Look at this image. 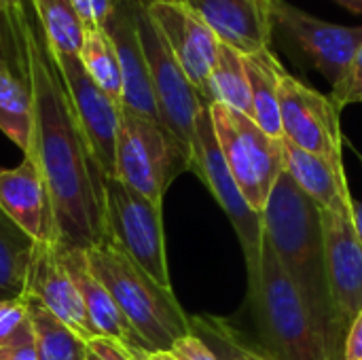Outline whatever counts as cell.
<instances>
[{
	"instance_id": "7c38bea8",
	"label": "cell",
	"mask_w": 362,
	"mask_h": 360,
	"mask_svg": "<svg viewBox=\"0 0 362 360\" xmlns=\"http://www.w3.org/2000/svg\"><path fill=\"white\" fill-rule=\"evenodd\" d=\"M146 13L206 104L221 40L187 0H146Z\"/></svg>"
},
{
	"instance_id": "4fadbf2b",
	"label": "cell",
	"mask_w": 362,
	"mask_h": 360,
	"mask_svg": "<svg viewBox=\"0 0 362 360\" xmlns=\"http://www.w3.org/2000/svg\"><path fill=\"white\" fill-rule=\"evenodd\" d=\"M53 55V53H51ZM55 66L64 79L74 117L81 132L106 178L115 176L117 134L121 119V104L104 93L87 74L78 55H53Z\"/></svg>"
},
{
	"instance_id": "5bb4252c",
	"label": "cell",
	"mask_w": 362,
	"mask_h": 360,
	"mask_svg": "<svg viewBox=\"0 0 362 360\" xmlns=\"http://www.w3.org/2000/svg\"><path fill=\"white\" fill-rule=\"evenodd\" d=\"M274 21L335 87L362 45V25H339L308 15L286 0H274Z\"/></svg>"
},
{
	"instance_id": "ba28073f",
	"label": "cell",
	"mask_w": 362,
	"mask_h": 360,
	"mask_svg": "<svg viewBox=\"0 0 362 360\" xmlns=\"http://www.w3.org/2000/svg\"><path fill=\"white\" fill-rule=\"evenodd\" d=\"M106 236L134 263H138L163 289H172L165 238L163 206L151 202L119 178H104Z\"/></svg>"
},
{
	"instance_id": "ffe728a7",
	"label": "cell",
	"mask_w": 362,
	"mask_h": 360,
	"mask_svg": "<svg viewBox=\"0 0 362 360\" xmlns=\"http://www.w3.org/2000/svg\"><path fill=\"white\" fill-rule=\"evenodd\" d=\"M284 170L299 185V189L314 199L320 210L335 208L350 197L348 176L344 166H335L329 159L308 153L284 140Z\"/></svg>"
},
{
	"instance_id": "f1b7e54d",
	"label": "cell",
	"mask_w": 362,
	"mask_h": 360,
	"mask_svg": "<svg viewBox=\"0 0 362 360\" xmlns=\"http://www.w3.org/2000/svg\"><path fill=\"white\" fill-rule=\"evenodd\" d=\"M34 344V327L30 318L28 297L0 303V350Z\"/></svg>"
},
{
	"instance_id": "d6986e66",
	"label": "cell",
	"mask_w": 362,
	"mask_h": 360,
	"mask_svg": "<svg viewBox=\"0 0 362 360\" xmlns=\"http://www.w3.org/2000/svg\"><path fill=\"white\" fill-rule=\"evenodd\" d=\"M64 261H66V267L72 276V282L78 291V297L87 310V316H89L98 337H110V339L123 344L125 348L144 350L140 337L136 335V331L132 329V325L127 323V318L115 303L112 295L91 274L87 259H85V250L64 246Z\"/></svg>"
},
{
	"instance_id": "4316f807",
	"label": "cell",
	"mask_w": 362,
	"mask_h": 360,
	"mask_svg": "<svg viewBox=\"0 0 362 360\" xmlns=\"http://www.w3.org/2000/svg\"><path fill=\"white\" fill-rule=\"evenodd\" d=\"M87 74L93 79V83L108 93L115 102L121 104L123 98V79H121V66L115 51L112 40L104 32V28H85L83 47L78 53Z\"/></svg>"
},
{
	"instance_id": "9a60e30c",
	"label": "cell",
	"mask_w": 362,
	"mask_h": 360,
	"mask_svg": "<svg viewBox=\"0 0 362 360\" xmlns=\"http://www.w3.org/2000/svg\"><path fill=\"white\" fill-rule=\"evenodd\" d=\"M25 295L42 303L55 318H59L83 339L89 342L98 337L87 316V310L78 297V291L72 282V276L66 267L64 246L53 238L36 242L34 246Z\"/></svg>"
},
{
	"instance_id": "5b68a950",
	"label": "cell",
	"mask_w": 362,
	"mask_h": 360,
	"mask_svg": "<svg viewBox=\"0 0 362 360\" xmlns=\"http://www.w3.org/2000/svg\"><path fill=\"white\" fill-rule=\"evenodd\" d=\"M187 170H191V151L159 121L121 106L115 178L163 206L165 191Z\"/></svg>"
},
{
	"instance_id": "603a6c76",
	"label": "cell",
	"mask_w": 362,
	"mask_h": 360,
	"mask_svg": "<svg viewBox=\"0 0 362 360\" xmlns=\"http://www.w3.org/2000/svg\"><path fill=\"white\" fill-rule=\"evenodd\" d=\"M36 242L0 212V303L25 295Z\"/></svg>"
},
{
	"instance_id": "cb8c5ba5",
	"label": "cell",
	"mask_w": 362,
	"mask_h": 360,
	"mask_svg": "<svg viewBox=\"0 0 362 360\" xmlns=\"http://www.w3.org/2000/svg\"><path fill=\"white\" fill-rule=\"evenodd\" d=\"M206 104H223L227 108L252 117L250 81L244 55L225 42H218V57L208 81Z\"/></svg>"
},
{
	"instance_id": "52a82bcc",
	"label": "cell",
	"mask_w": 362,
	"mask_h": 360,
	"mask_svg": "<svg viewBox=\"0 0 362 360\" xmlns=\"http://www.w3.org/2000/svg\"><path fill=\"white\" fill-rule=\"evenodd\" d=\"M223 157L246 202L263 214L274 185L284 172V140L263 132L252 117L210 104Z\"/></svg>"
},
{
	"instance_id": "ac0fdd59",
	"label": "cell",
	"mask_w": 362,
	"mask_h": 360,
	"mask_svg": "<svg viewBox=\"0 0 362 360\" xmlns=\"http://www.w3.org/2000/svg\"><path fill=\"white\" fill-rule=\"evenodd\" d=\"M0 212L6 214L34 242L53 238L49 195L36 163L30 157L17 168L0 170Z\"/></svg>"
},
{
	"instance_id": "ab89813d",
	"label": "cell",
	"mask_w": 362,
	"mask_h": 360,
	"mask_svg": "<svg viewBox=\"0 0 362 360\" xmlns=\"http://www.w3.org/2000/svg\"><path fill=\"white\" fill-rule=\"evenodd\" d=\"M129 352H132V359L134 360H151L148 352H144L140 348H129Z\"/></svg>"
},
{
	"instance_id": "30bf717a",
	"label": "cell",
	"mask_w": 362,
	"mask_h": 360,
	"mask_svg": "<svg viewBox=\"0 0 362 360\" xmlns=\"http://www.w3.org/2000/svg\"><path fill=\"white\" fill-rule=\"evenodd\" d=\"M136 23L144 49L159 123L187 149H193L195 121L206 106L197 89L191 85L180 64L168 49L165 40L146 13V0H136Z\"/></svg>"
},
{
	"instance_id": "d6a6232c",
	"label": "cell",
	"mask_w": 362,
	"mask_h": 360,
	"mask_svg": "<svg viewBox=\"0 0 362 360\" xmlns=\"http://www.w3.org/2000/svg\"><path fill=\"white\" fill-rule=\"evenodd\" d=\"M87 360H134L129 348L110 339V337H93L87 342Z\"/></svg>"
},
{
	"instance_id": "3957f363",
	"label": "cell",
	"mask_w": 362,
	"mask_h": 360,
	"mask_svg": "<svg viewBox=\"0 0 362 360\" xmlns=\"http://www.w3.org/2000/svg\"><path fill=\"white\" fill-rule=\"evenodd\" d=\"M85 259L140 337L144 352H170L178 339L193 333L191 318L172 289L155 282L117 244L110 240L98 242L85 248Z\"/></svg>"
},
{
	"instance_id": "74e56055",
	"label": "cell",
	"mask_w": 362,
	"mask_h": 360,
	"mask_svg": "<svg viewBox=\"0 0 362 360\" xmlns=\"http://www.w3.org/2000/svg\"><path fill=\"white\" fill-rule=\"evenodd\" d=\"M335 2L341 4V6H346L352 13H361L362 15V0H335Z\"/></svg>"
},
{
	"instance_id": "4dcf8cb0",
	"label": "cell",
	"mask_w": 362,
	"mask_h": 360,
	"mask_svg": "<svg viewBox=\"0 0 362 360\" xmlns=\"http://www.w3.org/2000/svg\"><path fill=\"white\" fill-rule=\"evenodd\" d=\"M85 28H104L119 0H70Z\"/></svg>"
},
{
	"instance_id": "836d02e7",
	"label": "cell",
	"mask_w": 362,
	"mask_h": 360,
	"mask_svg": "<svg viewBox=\"0 0 362 360\" xmlns=\"http://www.w3.org/2000/svg\"><path fill=\"white\" fill-rule=\"evenodd\" d=\"M11 2V19L6 21L8 28H21L25 23H38L34 2L36 0H8Z\"/></svg>"
},
{
	"instance_id": "277c9868",
	"label": "cell",
	"mask_w": 362,
	"mask_h": 360,
	"mask_svg": "<svg viewBox=\"0 0 362 360\" xmlns=\"http://www.w3.org/2000/svg\"><path fill=\"white\" fill-rule=\"evenodd\" d=\"M250 303L265 354L274 360H331L325 337L265 238L261 280Z\"/></svg>"
},
{
	"instance_id": "e0dca14e",
	"label": "cell",
	"mask_w": 362,
	"mask_h": 360,
	"mask_svg": "<svg viewBox=\"0 0 362 360\" xmlns=\"http://www.w3.org/2000/svg\"><path fill=\"white\" fill-rule=\"evenodd\" d=\"M104 32L115 45L121 66V79H123L121 106L146 119L159 121L151 74H148L144 49L136 23V0H119L115 13L104 23Z\"/></svg>"
},
{
	"instance_id": "60d3db41",
	"label": "cell",
	"mask_w": 362,
	"mask_h": 360,
	"mask_svg": "<svg viewBox=\"0 0 362 360\" xmlns=\"http://www.w3.org/2000/svg\"><path fill=\"white\" fill-rule=\"evenodd\" d=\"M151 360H174L172 359V354H168V352H157V354H148Z\"/></svg>"
},
{
	"instance_id": "f35d334b",
	"label": "cell",
	"mask_w": 362,
	"mask_h": 360,
	"mask_svg": "<svg viewBox=\"0 0 362 360\" xmlns=\"http://www.w3.org/2000/svg\"><path fill=\"white\" fill-rule=\"evenodd\" d=\"M0 19H4V21L11 19V2L8 0H0Z\"/></svg>"
},
{
	"instance_id": "d590c367",
	"label": "cell",
	"mask_w": 362,
	"mask_h": 360,
	"mask_svg": "<svg viewBox=\"0 0 362 360\" xmlns=\"http://www.w3.org/2000/svg\"><path fill=\"white\" fill-rule=\"evenodd\" d=\"M0 360H38L36 359V348L34 344L25 346H15V348H2Z\"/></svg>"
},
{
	"instance_id": "9c48e42d",
	"label": "cell",
	"mask_w": 362,
	"mask_h": 360,
	"mask_svg": "<svg viewBox=\"0 0 362 360\" xmlns=\"http://www.w3.org/2000/svg\"><path fill=\"white\" fill-rule=\"evenodd\" d=\"M322 229L335 318L331 360H344L348 331L362 312V244L354 227L352 195L335 208L322 210Z\"/></svg>"
},
{
	"instance_id": "d4e9b609",
	"label": "cell",
	"mask_w": 362,
	"mask_h": 360,
	"mask_svg": "<svg viewBox=\"0 0 362 360\" xmlns=\"http://www.w3.org/2000/svg\"><path fill=\"white\" fill-rule=\"evenodd\" d=\"M28 297V295H25ZM38 360H87V339L55 318L42 303L28 297Z\"/></svg>"
},
{
	"instance_id": "8d00e7d4",
	"label": "cell",
	"mask_w": 362,
	"mask_h": 360,
	"mask_svg": "<svg viewBox=\"0 0 362 360\" xmlns=\"http://www.w3.org/2000/svg\"><path fill=\"white\" fill-rule=\"evenodd\" d=\"M352 214H354V227H356V233H358V240L362 244V199L358 202L352 199Z\"/></svg>"
},
{
	"instance_id": "7bdbcfd3",
	"label": "cell",
	"mask_w": 362,
	"mask_h": 360,
	"mask_svg": "<svg viewBox=\"0 0 362 360\" xmlns=\"http://www.w3.org/2000/svg\"><path fill=\"white\" fill-rule=\"evenodd\" d=\"M0 170H2V168H0Z\"/></svg>"
},
{
	"instance_id": "484cf974",
	"label": "cell",
	"mask_w": 362,
	"mask_h": 360,
	"mask_svg": "<svg viewBox=\"0 0 362 360\" xmlns=\"http://www.w3.org/2000/svg\"><path fill=\"white\" fill-rule=\"evenodd\" d=\"M36 19L42 38L53 55H78L85 36V23L70 0H36Z\"/></svg>"
},
{
	"instance_id": "44dd1931",
	"label": "cell",
	"mask_w": 362,
	"mask_h": 360,
	"mask_svg": "<svg viewBox=\"0 0 362 360\" xmlns=\"http://www.w3.org/2000/svg\"><path fill=\"white\" fill-rule=\"evenodd\" d=\"M250 98H252V119L255 123L274 138H282V117H280V76L286 72L272 49L261 53L244 55Z\"/></svg>"
},
{
	"instance_id": "8fae6325",
	"label": "cell",
	"mask_w": 362,
	"mask_h": 360,
	"mask_svg": "<svg viewBox=\"0 0 362 360\" xmlns=\"http://www.w3.org/2000/svg\"><path fill=\"white\" fill-rule=\"evenodd\" d=\"M339 112L331 95L320 93L288 72L280 76L282 140L335 166H344Z\"/></svg>"
},
{
	"instance_id": "f546056e",
	"label": "cell",
	"mask_w": 362,
	"mask_h": 360,
	"mask_svg": "<svg viewBox=\"0 0 362 360\" xmlns=\"http://www.w3.org/2000/svg\"><path fill=\"white\" fill-rule=\"evenodd\" d=\"M333 102L337 104V108L341 110L348 104H361L362 100V45L356 51L348 72L344 74V79L333 87L331 93Z\"/></svg>"
},
{
	"instance_id": "83f0119b",
	"label": "cell",
	"mask_w": 362,
	"mask_h": 360,
	"mask_svg": "<svg viewBox=\"0 0 362 360\" xmlns=\"http://www.w3.org/2000/svg\"><path fill=\"white\" fill-rule=\"evenodd\" d=\"M191 329L216 352L218 360H274L269 354L242 344L240 337L216 318H191Z\"/></svg>"
},
{
	"instance_id": "e575fe53",
	"label": "cell",
	"mask_w": 362,
	"mask_h": 360,
	"mask_svg": "<svg viewBox=\"0 0 362 360\" xmlns=\"http://www.w3.org/2000/svg\"><path fill=\"white\" fill-rule=\"evenodd\" d=\"M344 360H362V312L348 331L346 346H344Z\"/></svg>"
},
{
	"instance_id": "b9f144b4",
	"label": "cell",
	"mask_w": 362,
	"mask_h": 360,
	"mask_svg": "<svg viewBox=\"0 0 362 360\" xmlns=\"http://www.w3.org/2000/svg\"><path fill=\"white\" fill-rule=\"evenodd\" d=\"M361 104H362V100H361Z\"/></svg>"
},
{
	"instance_id": "2e32d148",
	"label": "cell",
	"mask_w": 362,
	"mask_h": 360,
	"mask_svg": "<svg viewBox=\"0 0 362 360\" xmlns=\"http://www.w3.org/2000/svg\"><path fill=\"white\" fill-rule=\"evenodd\" d=\"M216 38L242 55L269 49L274 36V0H187Z\"/></svg>"
},
{
	"instance_id": "1f68e13d",
	"label": "cell",
	"mask_w": 362,
	"mask_h": 360,
	"mask_svg": "<svg viewBox=\"0 0 362 360\" xmlns=\"http://www.w3.org/2000/svg\"><path fill=\"white\" fill-rule=\"evenodd\" d=\"M168 354H172L174 360H218L216 352L195 333L178 339Z\"/></svg>"
},
{
	"instance_id": "6da1fadb",
	"label": "cell",
	"mask_w": 362,
	"mask_h": 360,
	"mask_svg": "<svg viewBox=\"0 0 362 360\" xmlns=\"http://www.w3.org/2000/svg\"><path fill=\"white\" fill-rule=\"evenodd\" d=\"M21 49L32 95L30 157L45 182L53 214V240L85 250L106 236L104 172L74 117L64 79L38 23L6 28Z\"/></svg>"
},
{
	"instance_id": "8992f818",
	"label": "cell",
	"mask_w": 362,
	"mask_h": 360,
	"mask_svg": "<svg viewBox=\"0 0 362 360\" xmlns=\"http://www.w3.org/2000/svg\"><path fill=\"white\" fill-rule=\"evenodd\" d=\"M191 170L206 182L221 210L233 225L248 274V299L255 297L261 280V250H263V214L257 212L240 191L225 157L218 146L214 132L210 104L202 108L195 121L193 149H191Z\"/></svg>"
},
{
	"instance_id": "7a4b0ae2",
	"label": "cell",
	"mask_w": 362,
	"mask_h": 360,
	"mask_svg": "<svg viewBox=\"0 0 362 360\" xmlns=\"http://www.w3.org/2000/svg\"><path fill=\"white\" fill-rule=\"evenodd\" d=\"M263 238L293 280L316 329L333 348L335 318L329 291L322 210L284 170L263 210Z\"/></svg>"
},
{
	"instance_id": "7402d4cb",
	"label": "cell",
	"mask_w": 362,
	"mask_h": 360,
	"mask_svg": "<svg viewBox=\"0 0 362 360\" xmlns=\"http://www.w3.org/2000/svg\"><path fill=\"white\" fill-rule=\"evenodd\" d=\"M0 129L25 155L32 138V95L25 72L13 70V64L0 47Z\"/></svg>"
}]
</instances>
